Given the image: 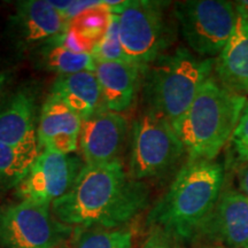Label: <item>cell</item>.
Here are the masks:
<instances>
[{
    "instance_id": "cell-1",
    "label": "cell",
    "mask_w": 248,
    "mask_h": 248,
    "mask_svg": "<svg viewBox=\"0 0 248 248\" xmlns=\"http://www.w3.org/2000/svg\"><path fill=\"white\" fill-rule=\"evenodd\" d=\"M146 182L133 179L122 160L85 166L67 194L52 203L61 222L77 229L122 228L150 206Z\"/></svg>"
},
{
    "instance_id": "cell-2",
    "label": "cell",
    "mask_w": 248,
    "mask_h": 248,
    "mask_svg": "<svg viewBox=\"0 0 248 248\" xmlns=\"http://www.w3.org/2000/svg\"><path fill=\"white\" fill-rule=\"evenodd\" d=\"M225 181V168L215 160H187L147 214L146 225L178 241L195 239L215 206Z\"/></svg>"
},
{
    "instance_id": "cell-3",
    "label": "cell",
    "mask_w": 248,
    "mask_h": 248,
    "mask_svg": "<svg viewBox=\"0 0 248 248\" xmlns=\"http://www.w3.org/2000/svg\"><path fill=\"white\" fill-rule=\"evenodd\" d=\"M247 98L235 94L212 76L183 115L172 123L187 160H215L230 141Z\"/></svg>"
},
{
    "instance_id": "cell-4",
    "label": "cell",
    "mask_w": 248,
    "mask_h": 248,
    "mask_svg": "<svg viewBox=\"0 0 248 248\" xmlns=\"http://www.w3.org/2000/svg\"><path fill=\"white\" fill-rule=\"evenodd\" d=\"M215 60L198 57L184 46L166 52L142 77V102L173 123L187 110L202 85L214 75Z\"/></svg>"
},
{
    "instance_id": "cell-5",
    "label": "cell",
    "mask_w": 248,
    "mask_h": 248,
    "mask_svg": "<svg viewBox=\"0 0 248 248\" xmlns=\"http://www.w3.org/2000/svg\"><path fill=\"white\" fill-rule=\"evenodd\" d=\"M169 5V1L157 0H129L110 6L111 13L119 15L124 54L142 73L172 44Z\"/></svg>"
},
{
    "instance_id": "cell-6",
    "label": "cell",
    "mask_w": 248,
    "mask_h": 248,
    "mask_svg": "<svg viewBox=\"0 0 248 248\" xmlns=\"http://www.w3.org/2000/svg\"><path fill=\"white\" fill-rule=\"evenodd\" d=\"M185 154L172 123L144 107L130 126L129 175L140 182L162 178L178 166Z\"/></svg>"
},
{
    "instance_id": "cell-7",
    "label": "cell",
    "mask_w": 248,
    "mask_h": 248,
    "mask_svg": "<svg viewBox=\"0 0 248 248\" xmlns=\"http://www.w3.org/2000/svg\"><path fill=\"white\" fill-rule=\"evenodd\" d=\"M74 233L61 222L51 204L15 201L0 206V246L2 248H59Z\"/></svg>"
},
{
    "instance_id": "cell-8",
    "label": "cell",
    "mask_w": 248,
    "mask_h": 248,
    "mask_svg": "<svg viewBox=\"0 0 248 248\" xmlns=\"http://www.w3.org/2000/svg\"><path fill=\"white\" fill-rule=\"evenodd\" d=\"M173 16L194 54L218 57L234 29L235 4L226 0H186L173 5Z\"/></svg>"
},
{
    "instance_id": "cell-9",
    "label": "cell",
    "mask_w": 248,
    "mask_h": 248,
    "mask_svg": "<svg viewBox=\"0 0 248 248\" xmlns=\"http://www.w3.org/2000/svg\"><path fill=\"white\" fill-rule=\"evenodd\" d=\"M85 163L75 154L42 151L15 188L18 201L51 204L70 191Z\"/></svg>"
},
{
    "instance_id": "cell-10",
    "label": "cell",
    "mask_w": 248,
    "mask_h": 248,
    "mask_svg": "<svg viewBox=\"0 0 248 248\" xmlns=\"http://www.w3.org/2000/svg\"><path fill=\"white\" fill-rule=\"evenodd\" d=\"M39 86L35 82L23 83L7 93L0 105V141L39 153Z\"/></svg>"
},
{
    "instance_id": "cell-11",
    "label": "cell",
    "mask_w": 248,
    "mask_h": 248,
    "mask_svg": "<svg viewBox=\"0 0 248 248\" xmlns=\"http://www.w3.org/2000/svg\"><path fill=\"white\" fill-rule=\"evenodd\" d=\"M67 21L45 0H24L15 4L9 17L8 37L17 53H32L51 38L67 29Z\"/></svg>"
},
{
    "instance_id": "cell-12",
    "label": "cell",
    "mask_w": 248,
    "mask_h": 248,
    "mask_svg": "<svg viewBox=\"0 0 248 248\" xmlns=\"http://www.w3.org/2000/svg\"><path fill=\"white\" fill-rule=\"evenodd\" d=\"M130 133L129 121L121 113L104 109L83 121L78 148L86 166L122 160Z\"/></svg>"
},
{
    "instance_id": "cell-13",
    "label": "cell",
    "mask_w": 248,
    "mask_h": 248,
    "mask_svg": "<svg viewBox=\"0 0 248 248\" xmlns=\"http://www.w3.org/2000/svg\"><path fill=\"white\" fill-rule=\"evenodd\" d=\"M228 248H248V198L239 190H223L195 239Z\"/></svg>"
},
{
    "instance_id": "cell-14",
    "label": "cell",
    "mask_w": 248,
    "mask_h": 248,
    "mask_svg": "<svg viewBox=\"0 0 248 248\" xmlns=\"http://www.w3.org/2000/svg\"><path fill=\"white\" fill-rule=\"evenodd\" d=\"M83 121L60 99L48 94L40 109L37 141L38 151L73 154L78 150Z\"/></svg>"
},
{
    "instance_id": "cell-15",
    "label": "cell",
    "mask_w": 248,
    "mask_h": 248,
    "mask_svg": "<svg viewBox=\"0 0 248 248\" xmlns=\"http://www.w3.org/2000/svg\"><path fill=\"white\" fill-rule=\"evenodd\" d=\"M234 29L215 60L214 76L235 94L248 95V12L237 2Z\"/></svg>"
},
{
    "instance_id": "cell-16",
    "label": "cell",
    "mask_w": 248,
    "mask_h": 248,
    "mask_svg": "<svg viewBox=\"0 0 248 248\" xmlns=\"http://www.w3.org/2000/svg\"><path fill=\"white\" fill-rule=\"evenodd\" d=\"M94 73L106 109L122 114L133 106L144 77L138 67L130 62L95 61Z\"/></svg>"
},
{
    "instance_id": "cell-17",
    "label": "cell",
    "mask_w": 248,
    "mask_h": 248,
    "mask_svg": "<svg viewBox=\"0 0 248 248\" xmlns=\"http://www.w3.org/2000/svg\"><path fill=\"white\" fill-rule=\"evenodd\" d=\"M49 94L60 99L82 121L106 109L94 71L84 70L58 76L51 86Z\"/></svg>"
},
{
    "instance_id": "cell-18",
    "label": "cell",
    "mask_w": 248,
    "mask_h": 248,
    "mask_svg": "<svg viewBox=\"0 0 248 248\" xmlns=\"http://www.w3.org/2000/svg\"><path fill=\"white\" fill-rule=\"evenodd\" d=\"M37 69L60 75L94 71L95 60L91 53H75L61 43L59 35L51 38L31 53Z\"/></svg>"
},
{
    "instance_id": "cell-19",
    "label": "cell",
    "mask_w": 248,
    "mask_h": 248,
    "mask_svg": "<svg viewBox=\"0 0 248 248\" xmlns=\"http://www.w3.org/2000/svg\"><path fill=\"white\" fill-rule=\"evenodd\" d=\"M38 152L11 146L0 141V199L20 185Z\"/></svg>"
},
{
    "instance_id": "cell-20",
    "label": "cell",
    "mask_w": 248,
    "mask_h": 248,
    "mask_svg": "<svg viewBox=\"0 0 248 248\" xmlns=\"http://www.w3.org/2000/svg\"><path fill=\"white\" fill-rule=\"evenodd\" d=\"M111 8L107 1H99L97 5L77 15L68 23V28L95 46L105 36L109 27ZM94 48V47H93Z\"/></svg>"
},
{
    "instance_id": "cell-21",
    "label": "cell",
    "mask_w": 248,
    "mask_h": 248,
    "mask_svg": "<svg viewBox=\"0 0 248 248\" xmlns=\"http://www.w3.org/2000/svg\"><path fill=\"white\" fill-rule=\"evenodd\" d=\"M133 232L126 228L77 229L73 248H132Z\"/></svg>"
},
{
    "instance_id": "cell-22",
    "label": "cell",
    "mask_w": 248,
    "mask_h": 248,
    "mask_svg": "<svg viewBox=\"0 0 248 248\" xmlns=\"http://www.w3.org/2000/svg\"><path fill=\"white\" fill-rule=\"evenodd\" d=\"M91 54L95 61L129 62L121 44L119 15L111 13L109 27L100 42L94 46Z\"/></svg>"
},
{
    "instance_id": "cell-23",
    "label": "cell",
    "mask_w": 248,
    "mask_h": 248,
    "mask_svg": "<svg viewBox=\"0 0 248 248\" xmlns=\"http://www.w3.org/2000/svg\"><path fill=\"white\" fill-rule=\"evenodd\" d=\"M231 160L235 164L246 163L248 161V100L245 105L240 120L230 139Z\"/></svg>"
},
{
    "instance_id": "cell-24",
    "label": "cell",
    "mask_w": 248,
    "mask_h": 248,
    "mask_svg": "<svg viewBox=\"0 0 248 248\" xmlns=\"http://www.w3.org/2000/svg\"><path fill=\"white\" fill-rule=\"evenodd\" d=\"M181 241L157 228H152L141 248H182Z\"/></svg>"
},
{
    "instance_id": "cell-25",
    "label": "cell",
    "mask_w": 248,
    "mask_h": 248,
    "mask_svg": "<svg viewBox=\"0 0 248 248\" xmlns=\"http://www.w3.org/2000/svg\"><path fill=\"white\" fill-rule=\"evenodd\" d=\"M13 80V73L11 70L0 71V105L8 93V88Z\"/></svg>"
},
{
    "instance_id": "cell-26",
    "label": "cell",
    "mask_w": 248,
    "mask_h": 248,
    "mask_svg": "<svg viewBox=\"0 0 248 248\" xmlns=\"http://www.w3.org/2000/svg\"><path fill=\"white\" fill-rule=\"evenodd\" d=\"M238 181H239V191L248 198V161L240 166Z\"/></svg>"
},
{
    "instance_id": "cell-27",
    "label": "cell",
    "mask_w": 248,
    "mask_h": 248,
    "mask_svg": "<svg viewBox=\"0 0 248 248\" xmlns=\"http://www.w3.org/2000/svg\"><path fill=\"white\" fill-rule=\"evenodd\" d=\"M200 248H228L225 246H222V245H217V244H208V245H203Z\"/></svg>"
},
{
    "instance_id": "cell-28",
    "label": "cell",
    "mask_w": 248,
    "mask_h": 248,
    "mask_svg": "<svg viewBox=\"0 0 248 248\" xmlns=\"http://www.w3.org/2000/svg\"><path fill=\"white\" fill-rule=\"evenodd\" d=\"M237 4L241 6L244 9H246V11L248 12V0H244V1H237Z\"/></svg>"
}]
</instances>
